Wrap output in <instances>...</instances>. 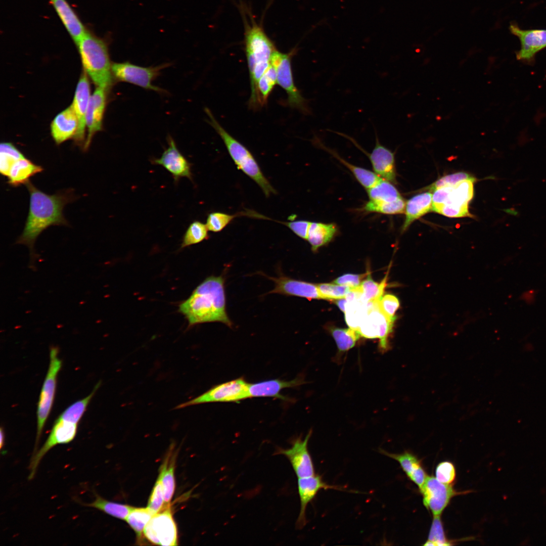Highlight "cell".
<instances>
[{"label": "cell", "mask_w": 546, "mask_h": 546, "mask_svg": "<svg viewBox=\"0 0 546 546\" xmlns=\"http://www.w3.org/2000/svg\"><path fill=\"white\" fill-rule=\"evenodd\" d=\"M59 349L51 348L50 364L41 389L37 410V434L35 449L39 441L42 429L51 410L56 388L57 377L62 366L58 357Z\"/></svg>", "instance_id": "cell-8"}, {"label": "cell", "mask_w": 546, "mask_h": 546, "mask_svg": "<svg viewBox=\"0 0 546 546\" xmlns=\"http://www.w3.org/2000/svg\"><path fill=\"white\" fill-rule=\"evenodd\" d=\"M330 332L337 346L338 352L335 357L336 360H340L341 355L353 348L357 341L361 337L358 331L351 329L331 328Z\"/></svg>", "instance_id": "cell-32"}, {"label": "cell", "mask_w": 546, "mask_h": 546, "mask_svg": "<svg viewBox=\"0 0 546 546\" xmlns=\"http://www.w3.org/2000/svg\"><path fill=\"white\" fill-rule=\"evenodd\" d=\"M107 90L97 86L90 96L85 115V125L88 130V135L84 145L85 150L88 148L93 135L102 129Z\"/></svg>", "instance_id": "cell-20"}, {"label": "cell", "mask_w": 546, "mask_h": 546, "mask_svg": "<svg viewBox=\"0 0 546 546\" xmlns=\"http://www.w3.org/2000/svg\"><path fill=\"white\" fill-rule=\"evenodd\" d=\"M476 180L471 175L464 172H459L442 177L427 187L429 192H432L438 188L454 185L465 180Z\"/></svg>", "instance_id": "cell-46"}, {"label": "cell", "mask_w": 546, "mask_h": 546, "mask_svg": "<svg viewBox=\"0 0 546 546\" xmlns=\"http://www.w3.org/2000/svg\"><path fill=\"white\" fill-rule=\"evenodd\" d=\"M86 505L101 510L116 518L124 520L134 508L129 505L108 501L98 495L96 496V499L93 502Z\"/></svg>", "instance_id": "cell-36"}, {"label": "cell", "mask_w": 546, "mask_h": 546, "mask_svg": "<svg viewBox=\"0 0 546 546\" xmlns=\"http://www.w3.org/2000/svg\"><path fill=\"white\" fill-rule=\"evenodd\" d=\"M101 384L99 382L93 391L85 398L80 399L67 407L57 418L58 419L78 424L83 415L89 402Z\"/></svg>", "instance_id": "cell-41"}, {"label": "cell", "mask_w": 546, "mask_h": 546, "mask_svg": "<svg viewBox=\"0 0 546 546\" xmlns=\"http://www.w3.org/2000/svg\"><path fill=\"white\" fill-rule=\"evenodd\" d=\"M43 170L42 167L27 158L17 160L12 166L7 176L8 183L13 187L26 184L29 178Z\"/></svg>", "instance_id": "cell-28"}, {"label": "cell", "mask_w": 546, "mask_h": 546, "mask_svg": "<svg viewBox=\"0 0 546 546\" xmlns=\"http://www.w3.org/2000/svg\"><path fill=\"white\" fill-rule=\"evenodd\" d=\"M25 158L13 144L2 143L0 145V171L5 176H8L9 171L17 160Z\"/></svg>", "instance_id": "cell-40"}, {"label": "cell", "mask_w": 546, "mask_h": 546, "mask_svg": "<svg viewBox=\"0 0 546 546\" xmlns=\"http://www.w3.org/2000/svg\"><path fill=\"white\" fill-rule=\"evenodd\" d=\"M25 185L30 195L29 209L23 231L16 241V244L24 245L29 248V267L34 270L38 257L34 249L36 239L50 226L68 225L63 210L66 204L73 201L76 197L73 190L48 195L38 189L30 181Z\"/></svg>", "instance_id": "cell-1"}, {"label": "cell", "mask_w": 546, "mask_h": 546, "mask_svg": "<svg viewBox=\"0 0 546 546\" xmlns=\"http://www.w3.org/2000/svg\"><path fill=\"white\" fill-rule=\"evenodd\" d=\"M450 542L445 536L440 516H433L428 538L424 545L445 546L452 545Z\"/></svg>", "instance_id": "cell-43"}, {"label": "cell", "mask_w": 546, "mask_h": 546, "mask_svg": "<svg viewBox=\"0 0 546 546\" xmlns=\"http://www.w3.org/2000/svg\"><path fill=\"white\" fill-rule=\"evenodd\" d=\"M297 487L300 502L299 516L296 522L297 529L303 528L307 523L306 510L307 505L313 500L321 489H333L341 490L338 486L330 485L323 480L319 475L298 478Z\"/></svg>", "instance_id": "cell-19"}, {"label": "cell", "mask_w": 546, "mask_h": 546, "mask_svg": "<svg viewBox=\"0 0 546 546\" xmlns=\"http://www.w3.org/2000/svg\"><path fill=\"white\" fill-rule=\"evenodd\" d=\"M338 231L334 223L311 222L308 231L307 241L311 246L313 251L329 243Z\"/></svg>", "instance_id": "cell-30"}, {"label": "cell", "mask_w": 546, "mask_h": 546, "mask_svg": "<svg viewBox=\"0 0 546 546\" xmlns=\"http://www.w3.org/2000/svg\"><path fill=\"white\" fill-rule=\"evenodd\" d=\"M509 29L521 43V48L516 53L517 60L527 64L533 63L536 54L546 48V29L524 30L515 23L510 24Z\"/></svg>", "instance_id": "cell-17"}, {"label": "cell", "mask_w": 546, "mask_h": 546, "mask_svg": "<svg viewBox=\"0 0 546 546\" xmlns=\"http://www.w3.org/2000/svg\"><path fill=\"white\" fill-rule=\"evenodd\" d=\"M319 292L324 299H339L345 297L352 288L336 284H317Z\"/></svg>", "instance_id": "cell-45"}, {"label": "cell", "mask_w": 546, "mask_h": 546, "mask_svg": "<svg viewBox=\"0 0 546 546\" xmlns=\"http://www.w3.org/2000/svg\"><path fill=\"white\" fill-rule=\"evenodd\" d=\"M276 84L277 71L271 64L257 82L256 94L258 107L266 104L268 98Z\"/></svg>", "instance_id": "cell-35"}, {"label": "cell", "mask_w": 546, "mask_h": 546, "mask_svg": "<svg viewBox=\"0 0 546 546\" xmlns=\"http://www.w3.org/2000/svg\"><path fill=\"white\" fill-rule=\"evenodd\" d=\"M296 53V49L288 53H283L276 50L272 56L271 64L277 71V84L286 92L288 105L298 109L304 114L311 113L308 101L301 95L294 83L291 59Z\"/></svg>", "instance_id": "cell-7"}, {"label": "cell", "mask_w": 546, "mask_h": 546, "mask_svg": "<svg viewBox=\"0 0 546 546\" xmlns=\"http://www.w3.org/2000/svg\"><path fill=\"white\" fill-rule=\"evenodd\" d=\"M367 191L370 200L393 202L402 197L393 183L383 178Z\"/></svg>", "instance_id": "cell-34"}, {"label": "cell", "mask_w": 546, "mask_h": 546, "mask_svg": "<svg viewBox=\"0 0 546 546\" xmlns=\"http://www.w3.org/2000/svg\"><path fill=\"white\" fill-rule=\"evenodd\" d=\"M251 20L249 23L244 20L245 46L250 79L249 105L256 109L258 107L256 94L258 81L271 64L272 55L277 49L263 29L253 19Z\"/></svg>", "instance_id": "cell-3"}, {"label": "cell", "mask_w": 546, "mask_h": 546, "mask_svg": "<svg viewBox=\"0 0 546 546\" xmlns=\"http://www.w3.org/2000/svg\"><path fill=\"white\" fill-rule=\"evenodd\" d=\"M304 383L302 378L298 377L291 381L271 379L249 384L250 397H270L285 399L280 394L282 390L294 387Z\"/></svg>", "instance_id": "cell-26"}, {"label": "cell", "mask_w": 546, "mask_h": 546, "mask_svg": "<svg viewBox=\"0 0 546 546\" xmlns=\"http://www.w3.org/2000/svg\"><path fill=\"white\" fill-rule=\"evenodd\" d=\"M77 424L57 419L46 441L37 451L34 453L29 469V479H32L43 456L54 446L71 442L77 433Z\"/></svg>", "instance_id": "cell-16"}, {"label": "cell", "mask_w": 546, "mask_h": 546, "mask_svg": "<svg viewBox=\"0 0 546 546\" xmlns=\"http://www.w3.org/2000/svg\"><path fill=\"white\" fill-rule=\"evenodd\" d=\"M143 535L153 544L163 546L177 545V529L170 505L153 516L146 526Z\"/></svg>", "instance_id": "cell-10"}, {"label": "cell", "mask_w": 546, "mask_h": 546, "mask_svg": "<svg viewBox=\"0 0 546 546\" xmlns=\"http://www.w3.org/2000/svg\"><path fill=\"white\" fill-rule=\"evenodd\" d=\"M369 272L367 273L356 275L347 274L343 275L336 279L333 283L336 284L344 285L352 288H355L360 286L361 280L367 276Z\"/></svg>", "instance_id": "cell-51"}, {"label": "cell", "mask_w": 546, "mask_h": 546, "mask_svg": "<svg viewBox=\"0 0 546 546\" xmlns=\"http://www.w3.org/2000/svg\"><path fill=\"white\" fill-rule=\"evenodd\" d=\"M378 301L374 302L373 307L363 320L358 330L361 336L366 338L379 339V348L382 352L389 348L388 337L392 331L396 318L385 314L379 308Z\"/></svg>", "instance_id": "cell-12"}, {"label": "cell", "mask_w": 546, "mask_h": 546, "mask_svg": "<svg viewBox=\"0 0 546 546\" xmlns=\"http://www.w3.org/2000/svg\"><path fill=\"white\" fill-rule=\"evenodd\" d=\"M436 478L440 482L452 484L456 477V469L453 464L449 461L439 463L435 470Z\"/></svg>", "instance_id": "cell-48"}, {"label": "cell", "mask_w": 546, "mask_h": 546, "mask_svg": "<svg viewBox=\"0 0 546 546\" xmlns=\"http://www.w3.org/2000/svg\"><path fill=\"white\" fill-rule=\"evenodd\" d=\"M164 493L160 479L158 478L150 494L147 507L155 515L165 507Z\"/></svg>", "instance_id": "cell-47"}, {"label": "cell", "mask_w": 546, "mask_h": 546, "mask_svg": "<svg viewBox=\"0 0 546 546\" xmlns=\"http://www.w3.org/2000/svg\"><path fill=\"white\" fill-rule=\"evenodd\" d=\"M168 65L145 67L129 62L112 63L113 76L120 81L129 83L145 89L162 92L163 89L153 85L152 81L160 74V71Z\"/></svg>", "instance_id": "cell-11"}, {"label": "cell", "mask_w": 546, "mask_h": 546, "mask_svg": "<svg viewBox=\"0 0 546 546\" xmlns=\"http://www.w3.org/2000/svg\"><path fill=\"white\" fill-rule=\"evenodd\" d=\"M314 142L315 143H316L319 147L331 154L334 157L345 166L351 172L357 181L366 190L374 186L382 179V178L374 172L354 165L347 162L341 157L334 151L324 145L317 137L314 138Z\"/></svg>", "instance_id": "cell-29"}, {"label": "cell", "mask_w": 546, "mask_h": 546, "mask_svg": "<svg viewBox=\"0 0 546 546\" xmlns=\"http://www.w3.org/2000/svg\"><path fill=\"white\" fill-rule=\"evenodd\" d=\"M154 514L148 508L134 507L126 518V522L141 539L144 530Z\"/></svg>", "instance_id": "cell-39"}, {"label": "cell", "mask_w": 546, "mask_h": 546, "mask_svg": "<svg viewBox=\"0 0 546 546\" xmlns=\"http://www.w3.org/2000/svg\"><path fill=\"white\" fill-rule=\"evenodd\" d=\"M167 458L161 466L158 476L162 486L165 505H170L175 490L174 457Z\"/></svg>", "instance_id": "cell-33"}, {"label": "cell", "mask_w": 546, "mask_h": 546, "mask_svg": "<svg viewBox=\"0 0 546 546\" xmlns=\"http://www.w3.org/2000/svg\"><path fill=\"white\" fill-rule=\"evenodd\" d=\"M347 302L346 298L344 297L337 299L335 301V303L340 309L344 313L345 311V305Z\"/></svg>", "instance_id": "cell-52"}, {"label": "cell", "mask_w": 546, "mask_h": 546, "mask_svg": "<svg viewBox=\"0 0 546 546\" xmlns=\"http://www.w3.org/2000/svg\"><path fill=\"white\" fill-rule=\"evenodd\" d=\"M387 277L388 274L378 283L372 279L369 272L367 278L361 282L359 286L362 293L360 300L366 302L379 301L387 285Z\"/></svg>", "instance_id": "cell-37"}, {"label": "cell", "mask_w": 546, "mask_h": 546, "mask_svg": "<svg viewBox=\"0 0 546 546\" xmlns=\"http://www.w3.org/2000/svg\"><path fill=\"white\" fill-rule=\"evenodd\" d=\"M311 434L312 430H310L304 439L297 438L292 442L290 448H279L274 453L282 454L288 459L298 478L315 474L313 461L308 448Z\"/></svg>", "instance_id": "cell-15"}, {"label": "cell", "mask_w": 546, "mask_h": 546, "mask_svg": "<svg viewBox=\"0 0 546 546\" xmlns=\"http://www.w3.org/2000/svg\"><path fill=\"white\" fill-rule=\"evenodd\" d=\"M65 28L76 44L86 29L66 0H49Z\"/></svg>", "instance_id": "cell-24"}, {"label": "cell", "mask_w": 546, "mask_h": 546, "mask_svg": "<svg viewBox=\"0 0 546 546\" xmlns=\"http://www.w3.org/2000/svg\"><path fill=\"white\" fill-rule=\"evenodd\" d=\"M503 210L506 213L514 216L518 217L519 216L520 214L519 212L517 210L513 208H506L503 209Z\"/></svg>", "instance_id": "cell-53"}, {"label": "cell", "mask_w": 546, "mask_h": 546, "mask_svg": "<svg viewBox=\"0 0 546 546\" xmlns=\"http://www.w3.org/2000/svg\"><path fill=\"white\" fill-rule=\"evenodd\" d=\"M406 202L401 198L393 202L369 200L364 205L363 210L382 214L392 215L404 212Z\"/></svg>", "instance_id": "cell-38"}, {"label": "cell", "mask_w": 546, "mask_h": 546, "mask_svg": "<svg viewBox=\"0 0 546 546\" xmlns=\"http://www.w3.org/2000/svg\"><path fill=\"white\" fill-rule=\"evenodd\" d=\"M378 304L380 309L385 314L389 317L396 318L395 313L400 305L397 297L392 294H385Z\"/></svg>", "instance_id": "cell-49"}, {"label": "cell", "mask_w": 546, "mask_h": 546, "mask_svg": "<svg viewBox=\"0 0 546 546\" xmlns=\"http://www.w3.org/2000/svg\"><path fill=\"white\" fill-rule=\"evenodd\" d=\"M210 124L223 141L228 151L239 170L253 180L261 189L266 197L276 194V190L264 175L257 161L243 144L230 134L214 118L210 110L206 108Z\"/></svg>", "instance_id": "cell-5"}, {"label": "cell", "mask_w": 546, "mask_h": 546, "mask_svg": "<svg viewBox=\"0 0 546 546\" xmlns=\"http://www.w3.org/2000/svg\"><path fill=\"white\" fill-rule=\"evenodd\" d=\"M475 181L465 180L434 190L432 211L449 217H472L468 205L473 197Z\"/></svg>", "instance_id": "cell-6"}, {"label": "cell", "mask_w": 546, "mask_h": 546, "mask_svg": "<svg viewBox=\"0 0 546 546\" xmlns=\"http://www.w3.org/2000/svg\"><path fill=\"white\" fill-rule=\"evenodd\" d=\"M374 302H363L360 300L347 302L345 305V317L349 328L357 330Z\"/></svg>", "instance_id": "cell-31"}, {"label": "cell", "mask_w": 546, "mask_h": 546, "mask_svg": "<svg viewBox=\"0 0 546 546\" xmlns=\"http://www.w3.org/2000/svg\"><path fill=\"white\" fill-rule=\"evenodd\" d=\"M178 311L185 315L189 326L219 322L232 327L233 323L226 311L223 277L211 276L205 279L179 304Z\"/></svg>", "instance_id": "cell-2"}, {"label": "cell", "mask_w": 546, "mask_h": 546, "mask_svg": "<svg viewBox=\"0 0 546 546\" xmlns=\"http://www.w3.org/2000/svg\"><path fill=\"white\" fill-rule=\"evenodd\" d=\"M90 97L89 82L84 71L78 82L72 104L78 120V127L74 139L79 145L82 144L84 140L85 115Z\"/></svg>", "instance_id": "cell-22"}, {"label": "cell", "mask_w": 546, "mask_h": 546, "mask_svg": "<svg viewBox=\"0 0 546 546\" xmlns=\"http://www.w3.org/2000/svg\"><path fill=\"white\" fill-rule=\"evenodd\" d=\"M208 229L206 224L196 220L192 222L186 230L181 244V248L199 243L209 238Z\"/></svg>", "instance_id": "cell-42"}, {"label": "cell", "mask_w": 546, "mask_h": 546, "mask_svg": "<svg viewBox=\"0 0 546 546\" xmlns=\"http://www.w3.org/2000/svg\"><path fill=\"white\" fill-rule=\"evenodd\" d=\"M419 488L424 505L433 516H441L452 497L462 494L456 491L452 484L443 483L433 476H428Z\"/></svg>", "instance_id": "cell-13"}, {"label": "cell", "mask_w": 546, "mask_h": 546, "mask_svg": "<svg viewBox=\"0 0 546 546\" xmlns=\"http://www.w3.org/2000/svg\"><path fill=\"white\" fill-rule=\"evenodd\" d=\"M0 434H1V435H0L1 436L0 447H1V449H2L3 446H4V442H5V433H4V431L3 429L2 428H1Z\"/></svg>", "instance_id": "cell-54"}, {"label": "cell", "mask_w": 546, "mask_h": 546, "mask_svg": "<svg viewBox=\"0 0 546 546\" xmlns=\"http://www.w3.org/2000/svg\"><path fill=\"white\" fill-rule=\"evenodd\" d=\"M249 384L243 378L217 385L197 397L174 407L181 409L209 402H237L250 398Z\"/></svg>", "instance_id": "cell-9"}, {"label": "cell", "mask_w": 546, "mask_h": 546, "mask_svg": "<svg viewBox=\"0 0 546 546\" xmlns=\"http://www.w3.org/2000/svg\"><path fill=\"white\" fill-rule=\"evenodd\" d=\"M78 127V120L72 106L59 113L51 125L52 137L58 145L74 138Z\"/></svg>", "instance_id": "cell-23"}, {"label": "cell", "mask_w": 546, "mask_h": 546, "mask_svg": "<svg viewBox=\"0 0 546 546\" xmlns=\"http://www.w3.org/2000/svg\"><path fill=\"white\" fill-rule=\"evenodd\" d=\"M432 208V194L426 192L416 195L409 199L405 204V220L401 231H405L415 220L430 211Z\"/></svg>", "instance_id": "cell-27"}, {"label": "cell", "mask_w": 546, "mask_h": 546, "mask_svg": "<svg viewBox=\"0 0 546 546\" xmlns=\"http://www.w3.org/2000/svg\"><path fill=\"white\" fill-rule=\"evenodd\" d=\"M289 228L295 235L301 238L307 240L308 231L311 223L305 220H298L289 222H281Z\"/></svg>", "instance_id": "cell-50"}, {"label": "cell", "mask_w": 546, "mask_h": 546, "mask_svg": "<svg viewBox=\"0 0 546 546\" xmlns=\"http://www.w3.org/2000/svg\"><path fill=\"white\" fill-rule=\"evenodd\" d=\"M76 46L84 71L97 86L108 89L113 75L106 41L86 29Z\"/></svg>", "instance_id": "cell-4"}, {"label": "cell", "mask_w": 546, "mask_h": 546, "mask_svg": "<svg viewBox=\"0 0 546 546\" xmlns=\"http://www.w3.org/2000/svg\"><path fill=\"white\" fill-rule=\"evenodd\" d=\"M168 147L162 156L159 158H153L151 162L163 167L172 175L175 183L181 177L193 181L191 164L178 150L171 137L168 138Z\"/></svg>", "instance_id": "cell-18"}, {"label": "cell", "mask_w": 546, "mask_h": 546, "mask_svg": "<svg viewBox=\"0 0 546 546\" xmlns=\"http://www.w3.org/2000/svg\"><path fill=\"white\" fill-rule=\"evenodd\" d=\"M242 215V213L229 214L221 212L209 213L206 224L209 231L217 233L223 230L235 217Z\"/></svg>", "instance_id": "cell-44"}, {"label": "cell", "mask_w": 546, "mask_h": 546, "mask_svg": "<svg viewBox=\"0 0 546 546\" xmlns=\"http://www.w3.org/2000/svg\"><path fill=\"white\" fill-rule=\"evenodd\" d=\"M334 132L349 140L356 147L367 155L376 174L383 179L393 184L396 183L394 154L379 142L376 133L375 147L371 153H368L352 138L340 132L334 131Z\"/></svg>", "instance_id": "cell-14"}, {"label": "cell", "mask_w": 546, "mask_h": 546, "mask_svg": "<svg viewBox=\"0 0 546 546\" xmlns=\"http://www.w3.org/2000/svg\"><path fill=\"white\" fill-rule=\"evenodd\" d=\"M379 451L398 462L407 477L419 488L422 486L428 475L421 461L415 454L406 451L401 453H393L380 449Z\"/></svg>", "instance_id": "cell-25"}, {"label": "cell", "mask_w": 546, "mask_h": 546, "mask_svg": "<svg viewBox=\"0 0 546 546\" xmlns=\"http://www.w3.org/2000/svg\"><path fill=\"white\" fill-rule=\"evenodd\" d=\"M267 277L275 284L274 289L268 293L295 296L308 299H322L317 284L295 280L285 276H280L278 278Z\"/></svg>", "instance_id": "cell-21"}]
</instances>
